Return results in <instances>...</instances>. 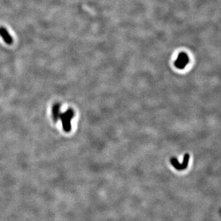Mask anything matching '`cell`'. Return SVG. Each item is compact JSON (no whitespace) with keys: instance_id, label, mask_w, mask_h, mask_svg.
<instances>
[{"instance_id":"cell-1","label":"cell","mask_w":221,"mask_h":221,"mask_svg":"<svg viewBox=\"0 0 221 221\" xmlns=\"http://www.w3.org/2000/svg\"><path fill=\"white\" fill-rule=\"evenodd\" d=\"M73 116L74 112L72 109H68L65 113L60 115L59 118H61L63 130L66 132H69L71 129V121Z\"/></svg>"},{"instance_id":"cell-2","label":"cell","mask_w":221,"mask_h":221,"mask_svg":"<svg viewBox=\"0 0 221 221\" xmlns=\"http://www.w3.org/2000/svg\"><path fill=\"white\" fill-rule=\"evenodd\" d=\"M189 155L188 154H185L184 157L183 162L182 163H180L178 161V160L175 157H173L170 159V162L171 165L177 170H183L187 168L189 164Z\"/></svg>"},{"instance_id":"cell-3","label":"cell","mask_w":221,"mask_h":221,"mask_svg":"<svg viewBox=\"0 0 221 221\" xmlns=\"http://www.w3.org/2000/svg\"><path fill=\"white\" fill-rule=\"evenodd\" d=\"M189 58L184 52L180 53L177 58L176 60L175 61V65L177 68L179 70L184 69L189 63Z\"/></svg>"},{"instance_id":"cell-4","label":"cell","mask_w":221,"mask_h":221,"mask_svg":"<svg viewBox=\"0 0 221 221\" xmlns=\"http://www.w3.org/2000/svg\"><path fill=\"white\" fill-rule=\"evenodd\" d=\"M0 36L2 38L3 41L7 44H13V39L11 34L9 33L8 30L4 27H0Z\"/></svg>"},{"instance_id":"cell-5","label":"cell","mask_w":221,"mask_h":221,"mask_svg":"<svg viewBox=\"0 0 221 221\" xmlns=\"http://www.w3.org/2000/svg\"><path fill=\"white\" fill-rule=\"evenodd\" d=\"M60 105L59 104H55L54 105L52 108V116L54 119L56 121L59 119L60 115Z\"/></svg>"}]
</instances>
